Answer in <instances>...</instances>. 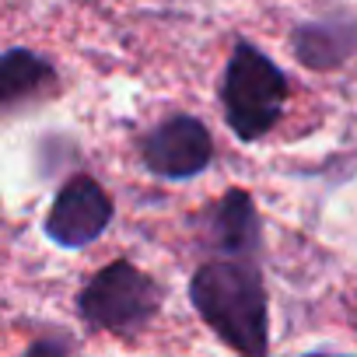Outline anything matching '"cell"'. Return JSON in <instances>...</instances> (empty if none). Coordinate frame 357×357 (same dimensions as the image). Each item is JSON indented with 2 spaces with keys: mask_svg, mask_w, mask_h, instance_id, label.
Segmentation results:
<instances>
[{
  "mask_svg": "<svg viewBox=\"0 0 357 357\" xmlns=\"http://www.w3.org/2000/svg\"><path fill=\"white\" fill-rule=\"evenodd\" d=\"M190 301L197 315L242 357H266L270 305L256 256H218L190 277Z\"/></svg>",
  "mask_w": 357,
  "mask_h": 357,
  "instance_id": "1",
  "label": "cell"
},
{
  "mask_svg": "<svg viewBox=\"0 0 357 357\" xmlns=\"http://www.w3.org/2000/svg\"><path fill=\"white\" fill-rule=\"evenodd\" d=\"M218 95L231 133L242 144H252L277 126L287 102V74L259 46L242 39L225 63Z\"/></svg>",
  "mask_w": 357,
  "mask_h": 357,
  "instance_id": "2",
  "label": "cell"
},
{
  "mask_svg": "<svg viewBox=\"0 0 357 357\" xmlns=\"http://www.w3.org/2000/svg\"><path fill=\"white\" fill-rule=\"evenodd\" d=\"M161 294L165 291L151 273L130 259H112L77 291V315L91 329L130 336L158 315Z\"/></svg>",
  "mask_w": 357,
  "mask_h": 357,
  "instance_id": "3",
  "label": "cell"
},
{
  "mask_svg": "<svg viewBox=\"0 0 357 357\" xmlns=\"http://www.w3.org/2000/svg\"><path fill=\"white\" fill-rule=\"evenodd\" d=\"M140 161L151 175L168 178V183L197 178L214 161V137L204 119L178 112L140 137Z\"/></svg>",
  "mask_w": 357,
  "mask_h": 357,
  "instance_id": "4",
  "label": "cell"
},
{
  "mask_svg": "<svg viewBox=\"0 0 357 357\" xmlns=\"http://www.w3.org/2000/svg\"><path fill=\"white\" fill-rule=\"evenodd\" d=\"M109 225H112V200L91 175L67 178L46 214V235L60 249H84L95 238H102Z\"/></svg>",
  "mask_w": 357,
  "mask_h": 357,
  "instance_id": "5",
  "label": "cell"
},
{
  "mask_svg": "<svg viewBox=\"0 0 357 357\" xmlns=\"http://www.w3.org/2000/svg\"><path fill=\"white\" fill-rule=\"evenodd\" d=\"M207 249L218 256H259L263 231L256 204L245 190H228L207 214H204Z\"/></svg>",
  "mask_w": 357,
  "mask_h": 357,
  "instance_id": "6",
  "label": "cell"
},
{
  "mask_svg": "<svg viewBox=\"0 0 357 357\" xmlns=\"http://www.w3.org/2000/svg\"><path fill=\"white\" fill-rule=\"evenodd\" d=\"M291 46L301 67L326 74L343 67L357 53V18L350 15H326L315 22H301L291 32Z\"/></svg>",
  "mask_w": 357,
  "mask_h": 357,
  "instance_id": "7",
  "label": "cell"
},
{
  "mask_svg": "<svg viewBox=\"0 0 357 357\" xmlns=\"http://www.w3.org/2000/svg\"><path fill=\"white\" fill-rule=\"evenodd\" d=\"M56 84V67L25 50V46H11L4 56H0V105H4L8 112L18 109L22 102L50 91Z\"/></svg>",
  "mask_w": 357,
  "mask_h": 357,
  "instance_id": "8",
  "label": "cell"
},
{
  "mask_svg": "<svg viewBox=\"0 0 357 357\" xmlns=\"http://www.w3.org/2000/svg\"><path fill=\"white\" fill-rule=\"evenodd\" d=\"M74 350V343L67 336H46V340H36L25 347V357H67Z\"/></svg>",
  "mask_w": 357,
  "mask_h": 357,
  "instance_id": "9",
  "label": "cell"
}]
</instances>
